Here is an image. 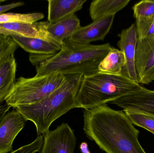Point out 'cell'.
<instances>
[{
  "label": "cell",
  "mask_w": 154,
  "mask_h": 153,
  "mask_svg": "<svg viewBox=\"0 0 154 153\" xmlns=\"http://www.w3.org/2000/svg\"><path fill=\"white\" fill-rule=\"evenodd\" d=\"M83 131L106 153H146L138 140L139 132L125 113L106 104L83 112Z\"/></svg>",
  "instance_id": "6da1fadb"
},
{
  "label": "cell",
  "mask_w": 154,
  "mask_h": 153,
  "mask_svg": "<svg viewBox=\"0 0 154 153\" xmlns=\"http://www.w3.org/2000/svg\"><path fill=\"white\" fill-rule=\"evenodd\" d=\"M109 43L82 45L68 38L63 41L60 51L36 66V76L58 72L64 75H88L98 72V66L111 49Z\"/></svg>",
  "instance_id": "7a4b0ae2"
},
{
  "label": "cell",
  "mask_w": 154,
  "mask_h": 153,
  "mask_svg": "<svg viewBox=\"0 0 154 153\" xmlns=\"http://www.w3.org/2000/svg\"><path fill=\"white\" fill-rule=\"evenodd\" d=\"M82 76L79 74L66 75L61 86L41 101L14 109L26 121L34 124L38 136L43 135L49 131L54 121L75 108L76 97Z\"/></svg>",
  "instance_id": "3957f363"
},
{
  "label": "cell",
  "mask_w": 154,
  "mask_h": 153,
  "mask_svg": "<svg viewBox=\"0 0 154 153\" xmlns=\"http://www.w3.org/2000/svg\"><path fill=\"white\" fill-rule=\"evenodd\" d=\"M142 87L121 74L97 72L83 75L76 97L75 108L91 109L110 103Z\"/></svg>",
  "instance_id": "277c9868"
},
{
  "label": "cell",
  "mask_w": 154,
  "mask_h": 153,
  "mask_svg": "<svg viewBox=\"0 0 154 153\" xmlns=\"http://www.w3.org/2000/svg\"><path fill=\"white\" fill-rule=\"evenodd\" d=\"M66 78L58 72L32 78L20 77L5 103L13 108L38 103L60 87Z\"/></svg>",
  "instance_id": "5b68a950"
},
{
  "label": "cell",
  "mask_w": 154,
  "mask_h": 153,
  "mask_svg": "<svg viewBox=\"0 0 154 153\" xmlns=\"http://www.w3.org/2000/svg\"><path fill=\"white\" fill-rule=\"evenodd\" d=\"M76 137L67 123H62L43 135L40 153H74Z\"/></svg>",
  "instance_id": "8992f818"
},
{
  "label": "cell",
  "mask_w": 154,
  "mask_h": 153,
  "mask_svg": "<svg viewBox=\"0 0 154 153\" xmlns=\"http://www.w3.org/2000/svg\"><path fill=\"white\" fill-rule=\"evenodd\" d=\"M135 67L139 84H148L154 81V36L137 39Z\"/></svg>",
  "instance_id": "52a82bcc"
},
{
  "label": "cell",
  "mask_w": 154,
  "mask_h": 153,
  "mask_svg": "<svg viewBox=\"0 0 154 153\" xmlns=\"http://www.w3.org/2000/svg\"><path fill=\"white\" fill-rule=\"evenodd\" d=\"M119 40L117 46L124 53L126 63L121 74L139 84L135 67V54L137 38L135 23L123 30L118 35Z\"/></svg>",
  "instance_id": "ba28073f"
},
{
  "label": "cell",
  "mask_w": 154,
  "mask_h": 153,
  "mask_svg": "<svg viewBox=\"0 0 154 153\" xmlns=\"http://www.w3.org/2000/svg\"><path fill=\"white\" fill-rule=\"evenodd\" d=\"M123 109L154 116V91L142 88L110 102Z\"/></svg>",
  "instance_id": "9c48e42d"
},
{
  "label": "cell",
  "mask_w": 154,
  "mask_h": 153,
  "mask_svg": "<svg viewBox=\"0 0 154 153\" xmlns=\"http://www.w3.org/2000/svg\"><path fill=\"white\" fill-rule=\"evenodd\" d=\"M115 15L100 18L85 27H81L69 38L72 42L82 45H89L93 41L103 40L110 31Z\"/></svg>",
  "instance_id": "30bf717a"
},
{
  "label": "cell",
  "mask_w": 154,
  "mask_h": 153,
  "mask_svg": "<svg viewBox=\"0 0 154 153\" xmlns=\"http://www.w3.org/2000/svg\"><path fill=\"white\" fill-rule=\"evenodd\" d=\"M26 121L15 109L6 113L0 123V153L13 152V143Z\"/></svg>",
  "instance_id": "8fae6325"
},
{
  "label": "cell",
  "mask_w": 154,
  "mask_h": 153,
  "mask_svg": "<svg viewBox=\"0 0 154 153\" xmlns=\"http://www.w3.org/2000/svg\"><path fill=\"white\" fill-rule=\"evenodd\" d=\"M18 46L30 54L52 57L61 48L53 43L38 38L26 37L21 36H11Z\"/></svg>",
  "instance_id": "7c38bea8"
},
{
  "label": "cell",
  "mask_w": 154,
  "mask_h": 153,
  "mask_svg": "<svg viewBox=\"0 0 154 153\" xmlns=\"http://www.w3.org/2000/svg\"><path fill=\"white\" fill-rule=\"evenodd\" d=\"M87 0H48V20L53 23L74 14L82 8Z\"/></svg>",
  "instance_id": "4fadbf2b"
},
{
  "label": "cell",
  "mask_w": 154,
  "mask_h": 153,
  "mask_svg": "<svg viewBox=\"0 0 154 153\" xmlns=\"http://www.w3.org/2000/svg\"><path fill=\"white\" fill-rule=\"evenodd\" d=\"M81 27L79 18L75 14L69 15L53 23L48 21L46 30L54 39L61 43L69 38Z\"/></svg>",
  "instance_id": "5bb4252c"
},
{
  "label": "cell",
  "mask_w": 154,
  "mask_h": 153,
  "mask_svg": "<svg viewBox=\"0 0 154 153\" xmlns=\"http://www.w3.org/2000/svg\"><path fill=\"white\" fill-rule=\"evenodd\" d=\"M130 1V0H94L90 6V16L95 21L105 16L115 15Z\"/></svg>",
  "instance_id": "9a60e30c"
},
{
  "label": "cell",
  "mask_w": 154,
  "mask_h": 153,
  "mask_svg": "<svg viewBox=\"0 0 154 153\" xmlns=\"http://www.w3.org/2000/svg\"><path fill=\"white\" fill-rule=\"evenodd\" d=\"M17 63L14 57L0 67V103H2L13 90L16 82Z\"/></svg>",
  "instance_id": "2e32d148"
},
{
  "label": "cell",
  "mask_w": 154,
  "mask_h": 153,
  "mask_svg": "<svg viewBox=\"0 0 154 153\" xmlns=\"http://www.w3.org/2000/svg\"><path fill=\"white\" fill-rule=\"evenodd\" d=\"M126 63L123 52L111 47L107 54L98 66V72L111 75L121 74Z\"/></svg>",
  "instance_id": "e0dca14e"
},
{
  "label": "cell",
  "mask_w": 154,
  "mask_h": 153,
  "mask_svg": "<svg viewBox=\"0 0 154 153\" xmlns=\"http://www.w3.org/2000/svg\"><path fill=\"white\" fill-rule=\"evenodd\" d=\"M43 13H7L0 14V24L23 22L34 23L43 19Z\"/></svg>",
  "instance_id": "ac0fdd59"
},
{
  "label": "cell",
  "mask_w": 154,
  "mask_h": 153,
  "mask_svg": "<svg viewBox=\"0 0 154 153\" xmlns=\"http://www.w3.org/2000/svg\"><path fill=\"white\" fill-rule=\"evenodd\" d=\"M123 111L133 125L143 128L154 134V116L136 111Z\"/></svg>",
  "instance_id": "d6986e66"
},
{
  "label": "cell",
  "mask_w": 154,
  "mask_h": 153,
  "mask_svg": "<svg viewBox=\"0 0 154 153\" xmlns=\"http://www.w3.org/2000/svg\"><path fill=\"white\" fill-rule=\"evenodd\" d=\"M18 48V45L11 36L0 35V67L11 57Z\"/></svg>",
  "instance_id": "ffe728a7"
},
{
  "label": "cell",
  "mask_w": 154,
  "mask_h": 153,
  "mask_svg": "<svg viewBox=\"0 0 154 153\" xmlns=\"http://www.w3.org/2000/svg\"><path fill=\"white\" fill-rule=\"evenodd\" d=\"M136 20L154 17V0H143L134 4L133 7Z\"/></svg>",
  "instance_id": "44dd1931"
},
{
  "label": "cell",
  "mask_w": 154,
  "mask_h": 153,
  "mask_svg": "<svg viewBox=\"0 0 154 153\" xmlns=\"http://www.w3.org/2000/svg\"><path fill=\"white\" fill-rule=\"evenodd\" d=\"M136 29L138 39L154 36V17L136 20Z\"/></svg>",
  "instance_id": "7402d4cb"
},
{
  "label": "cell",
  "mask_w": 154,
  "mask_h": 153,
  "mask_svg": "<svg viewBox=\"0 0 154 153\" xmlns=\"http://www.w3.org/2000/svg\"><path fill=\"white\" fill-rule=\"evenodd\" d=\"M43 135L38 136L29 144L22 146L10 153H36L40 152L43 143Z\"/></svg>",
  "instance_id": "603a6c76"
},
{
  "label": "cell",
  "mask_w": 154,
  "mask_h": 153,
  "mask_svg": "<svg viewBox=\"0 0 154 153\" xmlns=\"http://www.w3.org/2000/svg\"><path fill=\"white\" fill-rule=\"evenodd\" d=\"M24 4V3L23 2H13L10 4H5V5H0V14L4 13L9 10L22 6Z\"/></svg>",
  "instance_id": "cb8c5ba5"
},
{
  "label": "cell",
  "mask_w": 154,
  "mask_h": 153,
  "mask_svg": "<svg viewBox=\"0 0 154 153\" xmlns=\"http://www.w3.org/2000/svg\"><path fill=\"white\" fill-rule=\"evenodd\" d=\"M11 107L6 103H0V123Z\"/></svg>",
  "instance_id": "d4e9b609"
},
{
  "label": "cell",
  "mask_w": 154,
  "mask_h": 153,
  "mask_svg": "<svg viewBox=\"0 0 154 153\" xmlns=\"http://www.w3.org/2000/svg\"><path fill=\"white\" fill-rule=\"evenodd\" d=\"M0 35H5L6 36H11L14 35H17V36H20L19 34L17 33H14L12 31H10L7 30L5 29L2 28H0Z\"/></svg>",
  "instance_id": "484cf974"
},
{
  "label": "cell",
  "mask_w": 154,
  "mask_h": 153,
  "mask_svg": "<svg viewBox=\"0 0 154 153\" xmlns=\"http://www.w3.org/2000/svg\"><path fill=\"white\" fill-rule=\"evenodd\" d=\"M79 148L82 153H91L89 150L88 144L87 143L83 142L80 145Z\"/></svg>",
  "instance_id": "4316f807"
},
{
  "label": "cell",
  "mask_w": 154,
  "mask_h": 153,
  "mask_svg": "<svg viewBox=\"0 0 154 153\" xmlns=\"http://www.w3.org/2000/svg\"><path fill=\"white\" fill-rule=\"evenodd\" d=\"M5 1H4V0H0V3H1L3 2H4Z\"/></svg>",
  "instance_id": "83f0119b"
}]
</instances>
